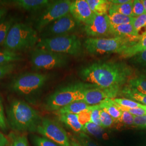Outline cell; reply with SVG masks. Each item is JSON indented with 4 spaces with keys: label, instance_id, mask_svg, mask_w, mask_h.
Segmentation results:
<instances>
[{
    "label": "cell",
    "instance_id": "37",
    "mask_svg": "<svg viewBox=\"0 0 146 146\" xmlns=\"http://www.w3.org/2000/svg\"><path fill=\"white\" fill-rule=\"evenodd\" d=\"M78 117L80 124L84 126L91 122V110L89 108L88 110H84L78 114Z\"/></svg>",
    "mask_w": 146,
    "mask_h": 146
},
{
    "label": "cell",
    "instance_id": "43",
    "mask_svg": "<svg viewBox=\"0 0 146 146\" xmlns=\"http://www.w3.org/2000/svg\"><path fill=\"white\" fill-rule=\"evenodd\" d=\"M7 128V124L5 121V115L4 113L3 106L2 101L0 98V128L2 129H5Z\"/></svg>",
    "mask_w": 146,
    "mask_h": 146
},
{
    "label": "cell",
    "instance_id": "29",
    "mask_svg": "<svg viewBox=\"0 0 146 146\" xmlns=\"http://www.w3.org/2000/svg\"><path fill=\"white\" fill-rule=\"evenodd\" d=\"M113 101L115 104L120 106L122 107L127 108H141L143 110L145 109L146 106L137 102L135 101L128 99L127 98H115Z\"/></svg>",
    "mask_w": 146,
    "mask_h": 146
},
{
    "label": "cell",
    "instance_id": "2",
    "mask_svg": "<svg viewBox=\"0 0 146 146\" xmlns=\"http://www.w3.org/2000/svg\"><path fill=\"white\" fill-rule=\"evenodd\" d=\"M40 37L35 28L23 23L11 27L3 44L5 50L13 52L26 51L36 46Z\"/></svg>",
    "mask_w": 146,
    "mask_h": 146
},
{
    "label": "cell",
    "instance_id": "27",
    "mask_svg": "<svg viewBox=\"0 0 146 146\" xmlns=\"http://www.w3.org/2000/svg\"><path fill=\"white\" fill-rule=\"evenodd\" d=\"M133 1H130L125 3L121 5H113L110 3V9L116 13L124 15L133 16Z\"/></svg>",
    "mask_w": 146,
    "mask_h": 146
},
{
    "label": "cell",
    "instance_id": "3",
    "mask_svg": "<svg viewBox=\"0 0 146 146\" xmlns=\"http://www.w3.org/2000/svg\"><path fill=\"white\" fill-rule=\"evenodd\" d=\"M8 116L12 127L19 131H36L41 120L36 110L26 102L19 100L11 102Z\"/></svg>",
    "mask_w": 146,
    "mask_h": 146
},
{
    "label": "cell",
    "instance_id": "45",
    "mask_svg": "<svg viewBox=\"0 0 146 146\" xmlns=\"http://www.w3.org/2000/svg\"><path fill=\"white\" fill-rule=\"evenodd\" d=\"M109 1L113 5H121L129 2V0H110Z\"/></svg>",
    "mask_w": 146,
    "mask_h": 146
},
{
    "label": "cell",
    "instance_id": "12",
    "mask_svg": "<svg viewBox=\"0 0 146 146\" xmlns=\"http://www.w3.org/2000/svg\"><path fill=\"white\" fill-rule=\"evenodd\" d=\"M120 90V87L103 88L90 84L84 90L83 101L89 106L100 104L106 100L115 99Z\"/></svg>",
    "mask_w": 146,
    "mask_h": 146
},
{
    "label": "cell",
    "instance_id": "50",
    "mask_svg": "<svg viewBox=\"0 0 146 146\" xmlns=\"http://www.w3.org/2000/svg\"><path fill=\"white\" fill-rule=\"evenodd\" d=\"M145 110H146V107H145Z\"/></svg>",
    "mask_w": 146,
    "mask_h": 146
},
{
    "label": "cell",
    "instance_id": "10",
    "mask_svg": "<svg viewBox=\"0 0 146 146\" xmlns=\"http://www.w3.org/2000/svg\"><path fill=\"white\" fill-rule=\"evenodd\" d=\"M36 131L39 134L59 146H72L66 131L58 123L48 118H43Z\"/></svg>",
    "mask_w": 146,
    "mask_h": 146
},
{
    "label": "cell",
    "instance_id": "42",
    "mask_svg": "<svg viewBox=\"0 0 146 146\" xmlns=\"http://www.w3.org/2000/svg\"><path fill=\"white\" fill-rule=\"evenodd\" d=\"M133 125L141 128H146V115L134 116Z\"/></svg>",
    "mask_w": 146,
    "mask_h": 146
},
{
    "label": "cell",
    "instance_id": "44",
    "mask_svg": "<svg viewBox=\"0 0 146 146\" xmlns=\"http://www.w3.org/2000/svg\"><path fill=\"white\" fill-rule=\"evenodd\" d=\"M8 144V140L5 135L0 131V146H7Z\"/></svg>",
    "mask_w": 146,
    "mask_h": 146
},
{
    "label": "cell",
    "instance_id": "1",
    "mask_svg": "<svg viewBox=\"0 0 146 146\" xmlns=\"http://www.w3.org/2000/svg\"><path fill=\"white\" fill-rule=\"evenodd\" d=\"M133 72L125 62H96L81 68L78 75L84 82L100 88H121L128 82Z\"/></svg>",
    "mask_w": 146,
    "mask_h": 146
},
{
    "label": "cell",
    "instance_id": "20",
    "mask_svg": "<svg viewBox=\"0 0 146 146\" xmlns=\"http://www.w3.org/2000/svg\"><path fill=\"white\" fill-rule=\"evenodd\" d=\"M96 106L100 110H105L114 119L115 121H118L122 115V110L117 107L116 104L112 99L106 100L104 102Z\"/></svg>",
    "mask_w": 146,
    "mask_h": 146
},
{
    "label": "cell",
    "instance_id": "21",
    "mask_svg": "<svg viewBox=\"0 0 146 146\" xmlns=\"http://www.w3.org/2000/svg\"><path fill=\"white\" fill-rule=\"evenodd\" d=\"M91 10L95 15H108L110 3L107 0H87Z\"/></svg>",
    "mask_w": 146,
    "mask_h": 146
},
{
    "label": "cell",
    "instance_id": "6",
    "mask_svg": "<svg viewBox=\"0 0 146 146\" xmlns=\"http://www.w3.org/2000/svg\"><path fill=\"white\" fill-rule=\"evenodd\" d=\"M90 84H70L57 89L47 99L46 109L57 111L75 101H83L84 90Z\"/></svg>",
    "mask_w": 146,
    "mask_h": 146
},
{
    "label": "cell",
    "instance_id": "22",
    "mask_svg": "<svg viewBox=\"0 0 146 146\" xmlns=\"http://www.w3.org/2000/svg\"><path fill=\"white\" fill-rule=\"evenodd\" d=\"M108 16L111 26H117L133 23L134 17L121 14L110 9Z\"/></svg>",
    "mask_w": 146,
    "mask_h": 146
},
{
    "label": "cell",
    "instance_id": "31",
    "mask_svg": "<svg viewBox=\"0 0 146 146\" xmlns=\"http://www.w3.org/2000/svg\"><path fill=\"white\" fill-rule=\"evenodd\" d=\"M131 62L146 70V49L131 58Z\"/></svg>",
    "mask_w": 146,
    "mask_h": 146
},
{
    "label": "cell",
    "instance_id": "4",
    "mask_svg": "<svg viewBox=\"0 0 146 146\" xmlns=\"http://www.w3.org/2000/svg\"><path fill=\"white\" fill-rule=\"evenodd\" d=\"M138 37L114 36L112 37H89L84 41L83 46L89 54L102 55L116 52L120 54L125 48L136 42Z\"/></svg>",
    "mask_w": 146,
    "mask_h": 146
},
{
    "label": "cell",
    "instance_id": "17",
    "mask_svg": "<svg viewBox=\"0 0 146 146\" xmlns=\"http://www.w3.org/2000/svg\"><path fill=\"white\" fill-rule=\"evenodd\" d=\"M58 115V120L73 131L76 133L84 132V126L79 122L78 114H62Z\"/></svg>",
    "mask_w": 146,
    "mask_h": 146
},
{
    "label": "cell",
    "instance_id": "16",
    "mask_svg": "<svg viewBox=\"0 0 146 146\" xmlns=\"http://www.w3.org/2000/svg\"><path fill=\"white\" fill-rule=\"evenodd\" d=\"M146 49V34L142 35L138 41L134 43L120 54L121 57L124 58H131Z\"/></svg>",
    "mask_w": 146,
    "mask_h": 146
},
{
    "label": "cell",
    "instance_id": "36",
    "mask_svg": "<svg viewBox=\"0 0 146 146\" xmlns=\"http://www.w3.org/2000/svg\"><path fill=\"white\" fill-rule=\"evenodd\" d=\"M16 67V65L14 63L0 65V79L12 73Z\"/></svg>",
    "mask_w": 146,
    "mask_h": 146
},
{
    "label": "cell",
    "instance_id": "38",
    "mask_svg": "<svg viewBox=\"0 0 146 146\" xmlns=\"http://www.w3.org/2000/svg\"><path fill=\"white\" fill-rule=\"evenodd\" d=\"M122 111V115L118 121L122 122L125 125H133L134 123V115L131 114V113L127 111Z\"/></svg>",
    "mask_w": 146,
    "mask_h": 146
},
{
    "label": "cell",
    "instance_id": "9",
    "mask_svg": "<svg viewBox=\"0 0 146 146\" xmlns=\"http://www.w3.org/2000/svg\"><path fill=\"white\" fill-rule=\"evenodd\" d=\"M72 1L58 0L52 1L41 12L35 19L34 27L37 32L41 31L48 25L70 12Z\"/></svg>",
    "mask_w": 146,
    "mask_h": 146
},
{
    "label": "cell",
    "instance_id": "30",
    "mask_svg": "<svg viewBox=\"0 0 146 146\" xmlns=\"http://www.w3.org/2000/svg\"><path fill=\"white\" fill-rule=\"evenodd\" d=\"M9 146H29L26 136L12 134Z\"/></svg>",
    "mask_w": 146,
    "mask_h": 146
},
{
    "label": "cell",
    "instance_id": "25",
    "mask_svg": "<svg viewBox=\"0 0 146 146\" xmlns=\"http://www.w3.org/2000/svg\"><path fill=\"white\" fill-rule=\"evenodd\" d=\"M121 93L125 97L135 101L142 104L146 106V95L141 94L140 93L136 91L133 89L129 88L127 86H125L121 90Z\"/></svg>",
    "mask_w": 146,
    "mask_h": 146
},
{
    "label": "cell",
    "instance_id": "8",
    "mask_svg": "<svg viewBox=\"0 0 146 146\" xmlns=\"http://www.w3.org/2000/svg\"><path fill=\"white\" fill-rule=\"evenodd\" d=\"M49 75L40 73H25L14 78L11 89L17 94L28 96L39 90L46 84Z\"/></svg>",
    "mask_w": 146,
    "mask_h": 146
},
{
    "label": "cell",
    "instance_id": "28",
    "mask_svg": "<svg viewBox=\"0 0 146 146\" xmlns=\"http://www.w3.org/2000/svg\"><path fill=\"white\" fill-rule=\"evenodd\" d=\"M84 132H87L99 139H105V137H108L104 132V128L92 122L84 125Z\"/></svg>",
    "mask_w": 146,
    "mask_h": 146
},
{
    "label": "cell",
    "instance_id": "26",
    "mask_svg": "<svg viewBox=\"0 0 146 146\" xmlns=\"http://www.w3.org/2000/svg\"><path fill=\"white\" fill-rule=\"evenodd\" d=\"M22 59L21 55L17 52H13L7 50H0V65L6 64Z\"/></svg>",
    "mask_w": 146,
    "mask_h": 146
},
{
    "label": "cell",
    "instance_id": "7",
    "mask_svg": "<svg viewBox=\"0 0 146 146\" xmlns=\"http://www.w3.org/2000/svg\"><path fill=\"white\" fill-rule=\"evenodd\" d=\"M67 55L35 48L32 50L31 61L36 70H52L63 68L69 63Z\"/></svg>",
    "mask_w": 146,
    "mask_h": 146
},
{
    "label": "cell",
    "instance_id": "13",
    "mask_svg": "<svg viewBox=\"0 0 146 146\" xmlns=\"http://www.w3.org/2000/svg\"><path fill=\"white\" fill-rule=\"evenodd\" d=\"M84 30L88 36L93 38H104L111 35V24L108 15L95 14L92 20L84 25Z\"/></svg>",
    "mask_w": 146,
    "mask_h": 146
},
{
    "label": "cell",
    "instance_id": "46",
    "mask_svg": "<svg viewBox=\"0 0 146 146\" xmlns=\"http://www.w3.org/2000/svg\"><path fill=\"white\" fill-rule=\"evenodd\" d=\"M7 11V9L5 7H0V21L6 16Z\"/></svg>",
    "mask_w": 146,
    "mask_h": 146
},
{
    "label": "cell",
    "instance_id": "34",
    "mask_svg": "<svg viewBox=\"0 0 146 146\" xmlns=\"http://www.w3.org/2000/svg\"><path fill=\"white\" fill-rule=\"evenodd\" d=\"M89 110H91V122L97 125L101 126L100 121V109L96 105L90 106Z\"/></svg>",
    "mask_w": 146,
    "mask_h": 146
},
{
    "label": "cell",
    "instance_id": "11",
    "mask_svg": "<svg viewBox=\"0 0 146 146\" xmlns=\"http://www.w3.org/2000/svg\"><path fill=\"white\" fill-rule=\"evenodd\" d=\"M80 22L69 13L63 16L46 27L40 33V38H48L72 34L78 29Z\"/></svg>",
    "mask_w": 146,
    "mask_h": 146
},
{
    "label": "cell",
    "instance_id": "32",
    "mask_svg": "<svg viewBox=\"0 0 146 146\" xmlns=\"http://www.w3.org/2000/svg\"><path fill=\"white\" fill-rule=\"evenodd\" d=\"M100 121L101 127L104 128L110 127L115 121L114 119L104 110H100Z\"/></svg>",
    "mask_w": 146,
    "mask_h": 146
},
{
    "label": "cell",
    "instance_id": "24",
    "mask_svg": "<svg viewBox=\"0 0 146 146\" xmlns=\"http://www.w3.org/2000/svg\"><path fill=\"white\" fill-rule=\"evenodd\" d=\"M14 23L13 17L6 16L0 21V47L3 46L8 33Z\"/></svg>",
    "mask_w": 146,
    "mask_h": 146
},
{
    "label": "cell",
    "instance_id": "19",
    "mask_svg": "<svg viewBox=\"0 0 146 146\" xmlns=\"http://www.w3.org/2000/svg\"><path fill=\"white\" fill-rule=\"evenodd\" d=\"M90 106L84 101H77L56 111L55 113L57 115L62 114H78L84 110H88Z\"/></svg>",
    "mask_w": 146,
    "mask_h": 146
},
{
    "label": "cell",
    "instance_id": "49",
    "mask_svg": "<svg viewBox=\"0 0 146 146\" xmlns=\"http://www.w3.org/2000/svg\"><path fill=\"white\" fill-rule=\"evenodd\" d=\"M146 31H145V33H143V35H146Z\"/></svg>",
    "mask_w": 146,
    "mask_h": 146
},
{
    "label": "cell",
    "instance_id": "23",
    "mask_svg": "<svg viewBox=\"0 0 146 146\" xmlns=\"http://www.w3.org/2000/svg\"><path fill=\"white\" fill-rule=\"evenodd\" d=\"M127 86L141 94L146 95V75H140L131 78L128 81Z\"/></svg>",
    "mask_w": 146,
    "mask_h": 146
},
{
    "label": "cell",
    "instance_id": "35",
    "mask_svg": "<svg viewBox=\"0 0 146 146\" xmlns=\"http://www.w3.org/2000/svg\"><path fill=\"white\" fill-rule=\"evenodd\" d=\"M146 25V14L134 17V21L132 23V25L134 27L135 31L138 34L141 28L145 26Z\"/></svg>",
    "mask_w": 146,
    "mask_h": 146
},
{
    "label": "cell",
    "instance_id": "33",
    "mask_svg": "<svg viewBox=\"0 0 146 146\" xmlns=\"http://www.w3.org/2000/svg\"><path fill=\"white\" fill-rule=\"evenodd\" d=\"M146 14L142 0H134L133 3V16L136 17Z\"/></svg>",
    "mask_w": 146,
    "mask_h": 146
},
{
    "label": "cell",
    "instance_id": "14",
    "mask_svg": "<svg viewBox=\"0 0 146 146\" xmlns=\"http://www.w3.org/2000/svg\"><path fill=\"white\" fill-rule=\"evenodd\" d=\"M69 13L76 20L80 23H84L85 25L92 21L95 15L87 0L72 1Z\"/></svg>",
    "mask_w": 146,
    "mask_h": 146
},
{
    "label": "cell",
    "instance_id": "41",
    "mask_svg": "<svg viewBox=\"0 0 146 146\" xmlns=\"http://www.w3.org/2000/svg\"><path fill=\"white\" fill-rule=\"evenodd\" d=\"M78 141L82 146H99L92 141L84 132L79 134Z\"/></svg>",
    "mask_w": 146,
    "mask_h": 146
},
{
    "label": "cell",
    "instance_id": "39",
    "mask_svg": "<svg viewBox=\"0 0 146 146\" xmlns=\"http://www.w3.org/2000/svg\"><path fill=\"white\" fill-rule=\"evenodd\" d=\"M36 146H59L45 137H38L35 138Z\"/></svg>",
    "mask_w": 146,
    "mask_h": 146
},
{
    "label": "cell",
    "instance_id": "40",
    "mask_svg": "<svg viewBox=\"0 0 146 146\" xmlns=\"http://www.w3.org/2000/svg\"><path fill=\"white\" fill-rule=\"evenodd\" d=\"M117 107L122 111H127L134 116H142L146 115V110L141 108H127L122 107L116 104Z\"/></svg>",
    "mask_w": 146,
    "mask_h": 146
},
{
    "label": "cell",
    "instance_id": "18",
    "mask_svg": "<svg viewBox=\"0 0 146 146\" xmlns=\"http://www.w3.org/2000/svg\"><path fill=\"white\" fill-rule=\"evenodd\" d=\"M111 32L114 36L139 37V34L135 31L131 23L117 26L111 25Z\"/></svg>",
    "mask_w": 146,
    "mask_h": 146
},
{
    "label": "cell",
    "instance_id": "5",
    "mask_svg": "<svg viewBox=\"0 0 146 146\" xmlns=\"http://www.w3.org/2000/svg\"><path fill=\"white\" fill-rule=\"evenodd\" d=\"M82 46L78 37L69 34L48 38H40L36 48L75 56L82 52Z\"/></svg>",
    "mask_w": 146,
    "mask_h": 146
},
{
    "label": "cell",
    "instance_id": "15",
    "mask_svg": "<svg viewBox=\"0 0 146 146\" xmlns=\"http://www.w3.org/2000/svg\"><path fill=\"white\" fill-rule=\"evenodd\" d=\"M52 1L48 0H15L12 3L15 7L28 11H36L44 9Z\"/></svg>",
    "mask_w": 146,
    "mask_h": 146
},
{
    "label": "cell",
    "instance_id": "48",
    "mask_svg": "<svg viewBox=\"0 0 146 146\" xmlns=\"http://www.w3.org/2000/svg\"><path fill=\"white\" fill-rule=\"evenodd\" d=\"M142 3H143V5H144V7H145V9L146 14V0H142Z\"/></svg>",
    "mask_w": 146,
    "mask_h": 146
},
{
    "label": "cell",
    "instance_id": "47",
    "mask_svg": "<svg viewBox=\"0 0 146 146\" xmlns=\"http://www.w3.org/2000/svg\"><path fill=\"white\" fill-rule=\"evenodd\" d=\"M70 143H71V145L72 146H81V145H80L76 141H75L74 140H72L70 141Z\"/></svg>",
    "mask_w": 146,
    "mask_h": 146
}]
</instances>
